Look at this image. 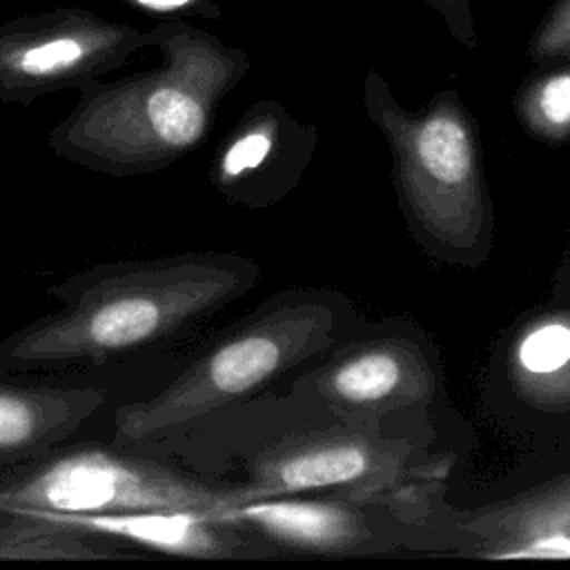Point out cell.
I'll return each mask as SVG.
<instances>
[{"mask_svg":"<svg viewBox=\"0 0 570 570\" xmlns=\"http://www.w3.org/2000/svg\"><path fill=\"white\" fill-rule=\"evenodd\" d=\"M154 47L151 31L111 22L82 7L24 13L0 24V102L85 89Z\"/></svg>","mask_w":570,"mask_h":570,"instance_id":"obj_7","label":"cell"},{"mask_svg":"<svg viewBox=\"0 0 570 570\" xmlns=\"http://www.w3.org/2000/svg\"><path fill=\"white\" fill-rule=\"evenodd\" d=\"M358 499V492L347 497L305 492L232 501L218 512L249 530L276 557H334L361 552L376 537L370 512Z\"/></svg>","mask_w":570,"mask_h":570,"instance_id":"obj_11","label":"cell"},{"mask_svg":"<svg viewBox=\"0 0 570 570\" xmlns=\"http://www.w3.org/2000/svg\"><path fill=\"white\" fill-rule=\"evenodd\" d=\"M512 379L532 403L570 405V314L534 321L519 338Z\"/></svg>","mask_w":570,"mask_h":570,"instance_id":"obj_14","label":"cell"},{"mask_svg":"<svg viewBox=\"0 0 570 570\" xmlns=\"http://www.w3.org/2000/svg\"><path fill=\"white\" fill-rule=\"evenodd\" d=\"M528 51L534 62L552 65L570 58V0H554L534 29Z\"/></svg>","mask_w":570,"mask_h":570,"instance_id":"obj_17","label":"cell"},{"mask_svg":"<svg viewBox=\"0 0 570 570\" xmlns=\"http://www.w3.org/2000/svg\"><path fill=\"white\" fill-rule=\"evenodd\" d=\"M258 278L252 256L223 249L89 265L47 287L58 309L0 341V374L100 367L169 347Z\"/></svg>","mask_w":570,"mask_h":570,"instance_id":"obj_1","label":"cell"},{"mask_svg":"<svg viewBox=\"0 0 570 570\" xmlns=\"http://www.w3.org/2000/svg\"><path fill=\"white\" fill-rule=\"evenodd\" d=\"M363 100L390 140L399 185L416 220L450 247H474L483 229V194L472 125L456 96L441 94L425 111L407 114L385 80L370 71Z\"/></svg>","mask_w":570,"mask_h":570,"instance_id":"obj_6","label":"cell"},{"mask_svg":"<svg viewBox=\"0 0 570 570\" xmlns=\"http://www.w3.org/2000/svg\"><path fill=\"white\" fill-rule=\"evenodd\" d=\"M343 303L323 289L283 287L207 341L151 396L114 414V441L154 450L200 419L276 387L336 343Z\"/></svg>","mask_w":570,"mask_h":570,"instance_id":"obj_4","label":"cell"},{"mask_svg":"<svg viewBox=\"0 0 570 570\" xmlns=\"http://www.w3.org/2000/svg\"><path fill=\"white\" fill-rule=\"evenodd\" d=\"M472 525L503 534L512 541L539 534L570 537V476L514 499L503 508L488 510L474 517Z\"/></svg>","mask_w":570,"mask_h":570,"instance_id":"obj_15","label":"cell"},{"mask_svg":"<svg viewBox=\"0 0 570 570\" xmlns=\"http://www.w3.org/2000/svg\"><path fill=\"white\" fill-rule=\"evenodd\" d=\"M149 31L158 67L80 89L47 134L60 160L134 178L178 163L209 136L218 105L252 67L247 51L185 20H163Z\"/></svg>","mask_w":570,"mask_h":570,"instance_id":"obj_2","label":"cell"},{"mask_svg":"<svg viewBox=\"0 0 570 570\" xmlns=\"http://www.w3.org/2000/svg\"><path fill=\"white\" fill-rule=\"evenodd\" d=\"M423 2L439 13V18L445 22L448 31L461 45H468V47L476 45L470 0H423Z\"/></svg>","mask_w":570,"mask_h":570,"instance_id":"obj_19","label":"cell"},{"mask_svg":"<svg viewBox=\"0 0 570 570\" xmlns=\"http://www.w3.org/2000/svg\"><path fill=\"white\" fill-rule=\"evenodd\" d=\"M105 405L102 387L0 379V472L53 452Z\"/></svg>","mask_w":570,"mask_h":570,"instance_id":"obj_12","label":"cell"},{"mask_svg":"<svg viewBox=\"0 0 570 570\" xmlns=\"http://www.w3.org/2000/svg\"><path fill=\"white\" fill-rule=\"evenodd\" d=\"M528 129L546 140L570 136V58L532 76L517 100Z\"/></svg>","mask_w":570,"mask_h":570,"instance_id":"obj_16","label":"cell"},{"mask_svg":"<svg viewBox=\"0 0 570 570\" xmlns=\"http://www.w3.org/2000/svg\"><path fill=\"white\" fill-rule=\"evenodd\" d=\"M131 9L149 13V16H163L167 20H183L189 16L220 20L223 9L218 0H122Z\"/></svg>","mask_w":570,"mask_h":570,"instance_id":"obj_18","label":"cell"},{"mask_svg":"<svg viewBox=\"0 0 570 570\" xmlns=\"http://www.w3.org/2000/svg\"><path fill=\"white\" fill-rule=\"evenodd\" d=\"M301 365L278 387L336 416L376 423L385 412L430 396L432 376L416 347L399 338H363Z\"/></svg>","mask_w":570,"mask_h":570,"instance_id":"obj_8","label":"cell"},{"mask_svg":"<svg viewBox=\"0 0 570 570\" xmlns=\"http://www.w3.org/2000/svg\"><path fill=\"white\" fill-rule=\"evenodd\" d=\"M314 149V127L274 98L252 102L214 147L207 183L232 207L267 209L298 185Z\"/></svg>","mask_w":570,"mask_h":570,"instance_id":"obj_9","label":"cell"},{"mask_svg":"<svg viewBox=\"0 0 570 570\" xmlns=\"http://www.w3.org/2000/svg\"><path fill=\"white\" fill-rule=\"evenodd\" d=\"M151 452L236 490L243 501L336 490L370 494L401 465V448L376 423L336 416L278 385L200 419Z\"/></svg>","mask_w":570,"mask_h":570,"instance_id":"obj_3","label":"cell"},{"mask_svg":"<svg viewBox=\"0 0 570 570\" xmlns=\"http://www.w3.org/2000/svg\"><path fill=\"white\" fill-rule=\"evenodd\" d=\"M24 512H38L47 519L105 534L147 554L198 561H256L276 557L269 546L243 525L225 519L218 508H158L102 514L45 510Z\"/></svg>","mask_w":570,"mask_h":570,"instance_id":"obj_10","label":"cell"},{"mask_svg":"<svg viewBox=\"0 0 570 570\" xmlns=\"http://www.w3.org/2000/svg\"><path fill=\"white\" fill-rule=\"evenodd\" d=\"M243 497L169 454L85 441L0 472V512L45 510L73 514L158 508L216 510Z\"/></svg>","mask_w":570,"mask_h":570,"instance_id":"obj_5","label":"cell"},{"mask_svg":"<svg viewBox=\"0 0 570 570\" xmlns=\"http://www.w3.org/2000/svg\"><path fill=\"white\" fill-rule=\"evenodd\" d=\"M131 546L38 512H0V561H138Z\"/></svg>","mask_w":570,"mask_h":570,"instance_id":"obj_13","label":"cell"}]
</instances>
